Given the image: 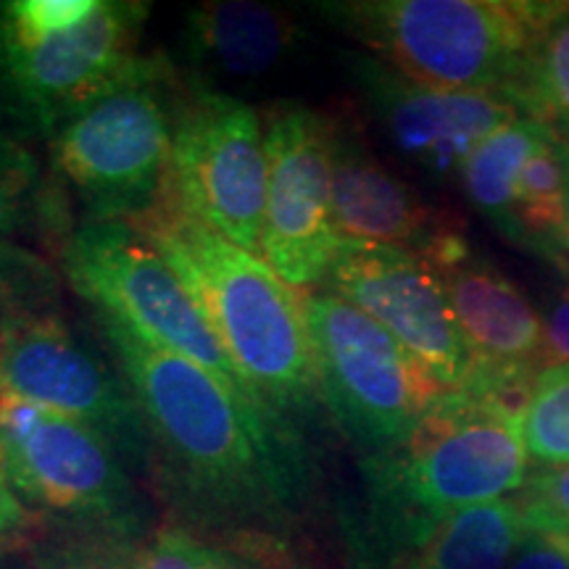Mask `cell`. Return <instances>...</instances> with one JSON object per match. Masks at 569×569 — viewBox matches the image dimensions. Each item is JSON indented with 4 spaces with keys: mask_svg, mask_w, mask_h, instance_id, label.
Listing matches in <instances>:
<instances>
[{
    "mask_svg": "<svg viewBox=\"0 0 569 569\" xmlns=\"http://www.w3.org/2000/svg\"><path fill=\"white\" fill-rule=\"evenodd\" d=\"M92 327L134 390L151 432V482L180 525L261 546L284 543L317 488L315 453L301 427L109 317L96 315Z\"/></svg>",
    "mask_w": 569,
    "mask_h": 569,
    "instance_id": "1",
    "label": "cell"
},
{
    "mask_svg": "<svg viewBox=\"0 0 569 569\" xmlns=\"http://www.w3.org/2000/svg\"><path fill=\"white\" fill-rule=\"evenodd\" d=\"M522 411L488 393L448 390L407 446L361 459L359 565L398 569L448 517L522 488L528 482Z\"/></svg>",
    "mask_w": 569,
    "mask_h": 569,
    "instance_id": "2",
    "label": "cell"
},
{
    "mask_svg": "<svg viewBox=\"0 0 569 569\" xmlns=\"http://www.w3.org/2000/svg\"><path fill=\"white\" fill-rule=\"evenodd\" d=\"M132 224L180 277L256 401L306 432L322 401L301 290L163 201Z\"/></svg>",
    "mask_w": 569,
    "mask_h": 569,
    "instance_id": "3",
    "label": "cell"
},
{
    "mask_svg": "<svg viewBox=\"0 0 569 569\" xmlns=\"http://www.w3.org/2000/svg\"><path fill=\"white\" fill-rule=\"evenodd\" d=\"M182 71L142 53L56 127L48 177L74 227L138 222L163 201Z\"/></svg>",
    "mask_w": 569,
    "mask_h": 569,
    "instance_id": "4",
    "label": "cell"
},
{
    "mask_svg": "<svg viewBox=\"0 0 569 569\" xmlns=\"http://www.w3.org/2000/svg\"><path fill=\"white\" fill-rule=\"evenodd\" d=\"M151 3L0 0V124L46 142L140 59Z\"/></svg>",
    "mask_w": 569,
    "mask_h": 569,
    "instance_id": "5",
    "label": "cell"
},
{
    "mask_svg": "<svg viewBox=\"0 0 569 569\" xmlns=\"http://www.w3.org/2000/svg\"><path fill=\"white\" fill-rule=\"evenodd\" d=\"M317 17L367 53L448 90H511L557 3L530 0H336Z\"/></svg>",
    "mask_w": 569,
    "mask_h": 569,
    "instance_id": "6",
    "label": "cell"
},
{
    "mask_svg": "<svg viewBox=\"0 0 569 569\" xmlns=\"http://www.w3.org/2000/svg\"><path fill=\"white\" fill-rule=\"evenodd\" d=\"M0 448L21 501L51 530L130 546L156 530L138 475L92 427L0 393Z\"/></svg>",
    "mask_w": 569,
    "mask_h": 569,
    "instance_id": "7",
    "label": "cell"
},
{
    "mask_svg": "<svg viewBox=\"0 0 569 569\" xmlns=\"http://www.w3.org/2000/svg\"><path fill=\"white\" fill-rule=\"evenodd\" d=\"M322 411L361 459L396 453L448 393L390 332L330 290L303 293Z\"/></svg>",
    "mask_w": 569,
    "mask_h": 569,
    "instance_id": "8",
    "label": "cell"
},
{
    "mask_svg": "<svg viewBox=\"0 0 569 569\" xmlns=\"http://www.w3.org/2000/svg\"><path fill=\"white\" fill-rule=\"evenodd\" d=\"M53 253L61 280L92 315L124 325L146 343L182 356L259 403L180 277L132 222L80 224L63 234Z\"/></svg>",
    "mask_w": 569,
    "mask_h": 569,
    "instance_id": "9",
    "label": "cell"
},
{
    "mask_svg": "<svg viewBox=\"0 0 569 569\" xmlns=\"http://www.w3.org/2000/svg\"><path fill=\"white\" fill-rule=\"evenodd\" d=\"M163 203L261 256L267 142L251 103L182 74Z\"/></svg>",
    "mask_w": 569,
    "mask_h": 569,
    "instance_id": "10",
    "label": "cell"
},
{
    "mask_svg": "<svg viewBox=\"0 0 569 569\" xmlns=\"http://www.w3.org/2000/svg\"><path fill=\"white\" fill-rule=\"evenodd\" d=\"M0 393L92 427L134 475L151 480V432L132 386L106 346L77 336L61 309L0 330Z\"/></svg>",
    "mask_w": 569,
    "mask_h": 569,
    "instance_id": "11",
    "label": "cell"
},
{
    "mask_svg": "<svg viewBox=\"0 0 569 569\" xmlns=\"http://www.w3.org/2000/svg\"><path fill=\"white\" fill-rule=\"evenodd\" d=\"M261 119L267 142L261 259L290 288L309 293L322 288L343 243L332 217L330 113L274 101Z\"/></svg>",
    "mask_w": 569,
    "mask_h": 569,
    "instance_id": "12",
    "label": "cell"
},
{
    "mask_svg": "<svg viewBox=\"0 0 569 569\" xmlns=\"http://www.w3.org/2000/svg\"><path fill=\"white\" fill-rule=\"evenodd\" d=\"M322 288L375 319L443 388L475 386V356L461 336L443 282L422 256L343 240Z\"/></svg>",
    "mask_w": 569,
    "mask_h": 569,
    "instance_id": "13",
    "label": "cell"
},
{
    "mask_svg": "<svg viewBox=\"0 0 569 569\" xmlns=\"http://www.w3.org/2000/svg\"><path fill=\"white\" fill-rule=\"evenodd\" d=\"M346 74L388 146L440 184L459 180L469 153L522 117L509 98L438 88L367 51L346 56Z\"/></svg>",
    "mask_w": 569,
    "mask_h": 569,
    "instance_id": "14",
    "label": "cell"
},
{
    "mask_svg": "<svg viewBox=\"0 0 569 569\" xmlns=\"http://www.w3.org/2000/svg\"><path fill=\"white\" fill-rule=\"evenodd\" d=\"M425 261L443 282L461 336L478 365L469 390L525 409L532 382L546 369L543 319L517 284L472 251L461 230H451Z\"/></svg>",
    "mask_w": 569,
    "mask_h": 569,
    "instance_id": "15",
    "label": "cell"
},
{
    "mask_svg": "<svg viewBox=\"0 0 569 569\" xmlns=\"http://www.w3.org/2000/svg\"><path fill=\"white\" fill-rule=\"evenodd\" d=\"M330 161L332 217L343 240L403 248L425 259L448 232L457 230L377 159L348 119L330 117Z\"/></svg>",
    "mask_w": 569,
    "mask_h": 569,
    "instance_id": "16",
    "label": "cell"
},
{
    "mask_svg": "<svg viewBox=\"0 0 569 569\" xmlns=\"http://www.w3.org/2000/svg\"><path fill=\"white\" fill-rule=\"evenodd\" d=\"M301 42V21L284 6L206 0L184 11L172 61L190 80L224 92V84L272 80L288 69Z\"/></svg>",
    "mask_w": 569,
    "mask_h": 569,
    "instance_id": "17",
    "label": "cell"
},
{
    "mask_svg": "<svg viewBox=\"0 0 569 569\" xmlns=\"http://www.w3.org/2000/svg\"><path fill=\"white\" fill-rule=\"evenodd\" d=\"M525 536L517 498H498L448 517L398 569H509Z\"/></svg>",
    "mask_w": 569,
    "mask_h": 569,
    "instance_id": "18",
    "label": "cell"
},
{
    "mask_svg": "<svg viewBox=\"0 0 569 569\" xmlns=\"http://www.w3.org/2000/svg\"><path fill=\"white\" fill-rule=\"evenodd\" d=\"M551 130L530 117H519L501 130H496L469 153L461 169V188L469 203L493 224V230L519 246L515 219V190L522 167Z\"/></svg>",
    "mask_w": 569,
    "mask_h": 569,
    "instance_id": "19",
    "label": "cell"
},
{
    "mask_svg": "<svg viewBox=\"0 0 569 569\" xmlns=\"http://www.w3.org/2000/svg\"><path fill=\"white\" fill-rule=\"evenodd\" d=\"M519 246L565 264L569 246V140L549 134L522 167L515 190Z\"/></svg>",
    "mask_w": 569,
    "mask_h": 569,
    "instance_id": "20",
    "label": "cell"
},
{
    "mask_svg": "<svg viewBox=\"0 0 569 569\" xmlns=\"http://www.w3.org/2000/svg\"><path fill=\"white\" fill-rule=\"evenodd\" d=\"M74 222L48 177V163L27 140L0 124V240L38 232L56 246Z\"/></svg>",
    "mask_w": 569,
    "mask_h": 569,
    "instance_id": "21",
    "label": "cell"
},
{
    "mask_svg": "<svg viewBox=\"0 0 569 569\" xmlns=\"http://www.w3.org/2000/svg\"><path fill=\"white\" fill-rule=\"evenodd\" d=\"M511 103L522 117L538 119L569 140V3H557L538 32L511 90Z\"/></svg>",
    "mask_w": 569,
    "mask_h": 569,
    "instance_id": "22",
    "label": "cell"
},
{
    "mask_svg": "<svg viewBox=\"0 0 569 569\" xmlns=\"http://www.w3.org/2000/svg\"><path fill=\"white\" fill-rule=\"evenodd\" d=\"M61 272L48 256L0 240V330L40 311L59 309Z\"/></svg>",
    "mask_w": 569,
    "mask_h": 569,
    "instance_id": "23",
    "label": "cell"
},
{
    "mask_svg": "<svg viewBox=\"0 0 569 569\" xmlns=\"http://www.w3.org/2000/svg\"><path fill=\"white\" fill-rule=\"evenodd\" d=\"M522 438L538 465L569 467V365L540 369L525 401Z\"/></svg>",
    "mask_w": 569,
    "mask_h": 569,
    "instance_id": "24",
    "label": "cell"
},
{
    "mask_svg": "<svg viewBox=\"0 0 569 569\" xmlns=\"http://www.w3.org/2000/svg\"><path fill=\"white\" fill-rule=\"evenodd\" d=\"M140 569H248V565L243 553L180 522H169L156 528L140 546Z\"/></svg>",
    "mask_w": 569,
    "mask_h": 569,
    "instance_id": "25",
    "label": "cell"
},
{
    "mask_svg": "<svg viewBox=\"0 0 569 569\" xmlns=\"http://www.w3.org/2000/svg\"><path fill=\"white\" fill-rule=\"evenodd\" d=\"M34 569H140V546L51 530L32 540Z\"/></svg>",
    "mask_w": 569,
    "mask_h": 569,
    "instance_id": "26",
    "label": "cell"
},
{
    "mask_svg": "<svg viewBox=\"0 0 569 569\" xmlns=\"http://www.w3.org/2000/svg\"><path fill=\"white\" fill-rule=\"evenodd\" d=\"M528 532L569 538V467H549L528 478L517 498Z\"/></svg>",
    "mask_w": 569,
    "mask_h": 569,
    "instance_id": "27",
    "label": "cell"
},
{
    "mask_svg": "<svg viewBox=\"0 0 569 569\" xmlns=\"http://www.w3.org/2000/svg\"><path fill=\"white\" fill-rule=\"evenodd\" d=\"M40 519L32 515L30 507L21 501V496L13 488L9 467H6L3 448H0V553L17 549V546L27 543V540L38 538L34 530H38Z\"/></svg>",
    "mask_w": 569,
    "mask_h": 569,
    "instance_id": "28",
    "label": "cell"
},
{
    "mask_svg": "<svg viewBox=\"0 0 569 569\" xmlns=\"http://www.w3.org/2000/svg\"><path fill=\"white\" fill-rule=\"evenodd\" d=\"M509 569H569V538L528 532Z\"/></svg>",
    "mask_w": 569,
    "mask_h": 569,
    "instance_id": "29",
    "label": "cell"
},
{
    "mask_svg": "<svg viewBox=\"0 0 569 569\" xmlns=\"http://www.w3.org/2000/svg\"><path fill=\"white\" fill-rule=\"evenodd\" d=\"M546 365H569V284L551 298L543 319Z\"/></svg>",
    "mask_w": 569,
    "mask_h": 569,
    "instance_id": "30",
    "label": "cell"
},
{
    "mask_svg": "<svg viewBox=\"0 0 569 569\" xmlns=\"http://www.w3.org/2000/svg\"><path fill=\"white\" fill-rule=\"evenodd\" d=\"M565 261H567V267H569V246H567V253H565Z\"/></svg>",
    "mask_w": 569,
    "mask_h": 569,
    "instance_id": "31",
    "label": "cell"
}]
</instances>
